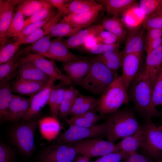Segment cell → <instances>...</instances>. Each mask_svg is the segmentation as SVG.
<instances>
[{
	"instance_id": "54",
	"label": "cell",
	"mask_w": 162,
	"mask_h": 162,
	"mask_svg": "<svg viewBox=\"0 0 162 162\" xmlns=\"http://www.w3.org/2000/svg\"><path fill=\"white\" fill-rule=\"evenodd\" d=\"M82 115L89 121L94 124H95L101 119L102 117L101 116L97 114L94 111L87 112Z\"/></svg>"
},
{
	"instance_id": "35",
	"label": "cell",
	"mask_w": 162,
	"mask_h": 162,
	"mask_svg": "<svg viewBox=\"0 0 162 162\" xmlns=\"http://www.w3.org/2000/svg\"><path fill=\"white\" fill-rule=\"evenodd\" d=\"M81 30L61 20L59 22L51 28L49 34L52 37H70Z\"/></svg>"
},
{
	"instance_id": "14",
	"label": "cell",
	"mask_w": 162,
	"mask_h": 162,
	"mask_svg": "<svg viewBox=\"0 0 162 162\" xmlns=\"http://www.w3.org/2000/svg\"><path fill=\"white\" fill-rule=\"evenodd\" d=\"M46 58L64 64L82 58L72 53L62 38H57L51 41Z\"/></svg>"
},
{
	"instance_id": "32",
	"label": "cell",
	"mask_w": 162,
	"mask_h": 162,
	"mask_svg": "<svg viewBox=\"0 0 162 162\" xmlns=\"http://www.w3.org/2000/svg\"><path fill=\"white\" fill-rule=\"evenodd\" d=\"M0 118L4 121L7 114L13 94L9 81L0 84Z\"/></svg>"
},
{
	"instance_id": "26",
	"label": "cell",
	"mask_w": 162,
	"mask_h": 162,
	"mask_svg": "<svg viewBox=\"0 0 162 162\" xmlns=\"http://www.w3.org/2000/svg\"><path fill=\"white\" fill-rule=\"evenodd\" d=\"M60 17L56 15L45 25L34 32L25 36L17 38L22 44L33 43L49 34L51 28L60 20Z\"/></svg>"
},
{
	"instance_id": "22",
	"label": "cell",
	"mask_w": 162,
	"mask_h": 162,
	"mask_svg": "<svg viewBox=\"0 0 162 162\" xmlns=\"http://www.w3.org/2000/svg\"><path fill=\"white\" fill-rule=\"evenodd\" d=\"M48 82L18 79L11 85V89L12 92L31 97L43 89Z\"/></svg>"
},
{
	"instance_id": "11",
	"label": "cell",
	"mask_w": 162,
	"mask_h": 162,
	"mask_svg": "<svg viewBox=\"0 0 162 162\" xmlns=\"http://www.w3.org/2000/svg\"><path fill=\"white\" fill-rule=\"evenodd\" d=\"M23 0H0V49L5 45L6 34L15 13V7Z\"/></svg>"
},
{
	"instance_id": "12",
	"label": "cell",
	"mask_w": 162,
	"mask_h": 162,
	"mask_svg": "<svg viewBox=\"0 0 162 162\" xmlns=\"http://www.w3.org/2000/svg\"><path fill=\"white\" fill-rule=\"evenodd\" d=\"M142 54L131 53L124 56L121 76L123 86L128 92L129 87L141 68Z\"/></svg>"
},
{
	"instance_id": "55",
	"label": "cell",
	"mask_w": 162,
	"mask_h": 162,
	"mask_svg": "<svg viewBox=\"0 0 162 162\" xmlns=\"http://www.w3.org/2000/svg\"><path fill=\"white\" fill-rule=\"evenodd\" d=\"M115 36H116L111 32L108 31L104 30L100 32L95 37V38L97 43H98L100 42L106 38L110 37Z\"/></svg>"
},
{
	"instance_id": "25",
	"label": "cell",
	"mask_w": 162,
	"mask_h": 162,
	"mask_svg": "<svg viewBox=\"0 0 162 162\" xmlns=\"http://www.w3.org/2000/svg\"><path fill=\"white\" fill-rule=\"evenodd\" d=\"M51 36L49 34L31 45L18 50L15 55L19 57L29 53H34L46 58L51 42Z\"/></svg>"
},
{
	"instance_id": "49",
	"label": "cell",
	"mask_w": 162,
	"mask_h": 162,
	"mask_svg": "<svg viewBox=\"0 0 162 162\" xmlns=\"http://www.w3.org/2000/svg\"><path fill=\"white\" fill-rule=\"evenodd\" d=\"M122 161V162H154L149 156L136 152L129 154Z\"/></svg>"
},
{
	"instance_id": "24",
	"label": "cell",
	"mask_w": 162,
	"mask_h": 162,
	"mask_svg": "<svg viewBox=\"0 0 162 162\" xmlns=\"http://www.w3.org/2000/svg\"><path fill=\"white\" fill-rule=\"evenodd\" d=\"M143 133V127L140 126L135 133L122 139L116 144L117 148L128 154L136 152L141 147Z\"/></svg>"
},
{
	"instance_id": "56",
	"label": "cell",
	"mask_w": 162,
	"mask_h": 162,
	"mask_svg": "<svg viewBox=\"0 0 162 162\" xmlns=\"http://www.w3.org/2000/svg\"><path fill=\"white\" fill-rule=\"evenodd\" d=\"M120 42V41L118 37L115 36L106 38L100 43L108 44H113Z\"/></svg>"
},
{
	"instance_id": "17",
	"label": "cell",
	"mask_w": 162,
	"mask_h": 162,
	"mask_svg": "<svg viewBox=\"0 0 162 162\" xmlns=\"http://www.w3.org/2000/svg\"><path fill=\"white\" fill-rule=\"evenodd\" d=\"M17 73L18 79H20L46 82L51 80L40 70L22 56Z\"/></svg>"
},
{
	"instance_id": "19",
	"label": "cell",
	"mask_w": 162,
	"mask_h": 162,
	"mask_svg": "<svg viewBox=\"0 0 162 162\" xmlns=\"http://www.w3.org/2000/svg\"><path fill=\"white\" fill-rule=\"evenodd\" d=\"M126 37L125 46L122 51L123 56L131 53L142 54L145 44L143 29L139 27L131 30Z\"/></svg>"
},
{
	"instance_id": "60",
	"label": "cell",
	"mask_w": 162,
	"mask_h": 162,
	"mask_svg": "<svg viewBox=\"0 0 162 162\" xmlns=\"http://www.w3.org/2000/svg\"><path fill=\"white\" fill-rule=\"evenodd\" d=\"M157 162H162V158H160L157 161Z\"/></svg>"
},
{
	"instance_id": "59",
	"label": "cell",
	"mask_w": 162,
	"mask_h": 162,
	"mask_svg": "<svg viewBox=\"0 0 162 162\" xmlns=\"http://www.w3.org/2000/svg\"><path fill=\"white\" fill-rule=\"evenodd\" d=\"M158 127L159 129L162 130V124L161 125L159 126Z\"/></svg>"
},
{
	"instance_id": "16",
	"label": "cell",
	"mask_w": 162,
	"mask_h": 162,
	"mask_svg": "<svg viewBox=\"0 0 162 162\" xmlns=\"http://www.w3.org/2000/svg\"><path fill=\"white\" fill-rule=\"evenodd\" d=\"M92 60L82 58L64 63L63 70L75 84H79L89 71Z\"/></svg>"
},
{
	"instance_id": "42",
	"label": "cell",
	"mask_w": 162,
	"mask_h": 162,
	"mask_svg": "<svg viewBox=\"0 0 162 162\" xmlns=\"http://www.w3.org/2000/svg\"><path fill=\"white\" fill-rule=\"evenodd\" d=\"M42 119L47 124V138L49 140L55 138L60 130V124L57 118L52 116L45 117Z\"/></svg>"
},
{
	"instance_id": "8",
	"label": "cell",
	"mask_w": 162,
	"mask_h": 162,
	"mask_svg": "<svg viewBox=\"0 0 162 162\" xmlns=\"http://www.w3.org/2000/svg\"><path fill=\"white\" fill-rule=\"evenodd\" d=\"M143 133L141 148L150 157L160 159L162 156V130L147 120L142 126Z\"/></svg>"
},
{
	"instance_id": "10",
	"label": "cell",
	"mask_w": 162,
	"mask_h": 162,
	"mask_svg": "<svg viewBox=\"0 0 162 162\" xmlns=\"http://www.w3.org/2000/svg\"><path fill=\"white\" fill-rule=\"evenodd\" d=\"M23 56L40 70L51 79L59 80L66 85H70L73 82L66 74L63 73L52 60L46 59L40 55L29 53Z\"/></svg>"
},
{
	"instance_id": "15",
	"label": "cell",
	"mask_w": 162,
	"mask_h": 162,
	"mask_svg": "<svg viewBox=\"0 0 162 162\" xmlns=\"http://www.w3.org/2000/svg\"><path fill=\"white\" fill-rule=\"evenodd\" d=\"M31 100V97L26 98L13 94L4 121L17 122L22 120L29 108Z\"/></svg>"
},
{
	"instance_id": "7",
	"label": "cell",
	"mask_w": 162,
	"mask_h": 162,
	"mask_svg": "<svg viewBox=\"0 0 162 162\" xmlns=\"http://www.w3.org/2000/svg\"><path fill=\"white\" fill-rule=\"evenodd\" d=\"M80 154L90 158L102 156L119 151L116 144L100 138H91L69 143Z\"/></svg>"
},
{
	"instance_id": "53",
	"label": "cell",
	"mask_w": 162,
	"mask_h": 162,
	"mask_svg": "<svg viewBox=\"0 0 162 162\" xmlns=\"http://www.w3.org/2000/svg\"><path fill=\"white\" fill-rule=\"evenodd\" d=\"M162 44V38L154 40L144 44V50L146 55L157 48Z\"/></svg>"
},
{
	"instance_id": "3",
	"label": "cell",
	"mask_w": 162,
	"mask_h": 162,
	"mask_svg": "<svg viewBox=\"0 0 162 162\" xmlns=\"http://www.w3.org/2000/svg\"><path fill=\"white\" fill-rule=\"evenodd\" d=\"M89 71L79 84L85 90L96 95L102 94L118 76L101 62L93 58Z\"/></svg>"
},
{
	"instance_id": "9",
	"label": "cell",
	"mask_w": 162,
	"mask_h": 162,
	"mask_svg": "<svg viewBox=\"0 0 162 162\" xmlns=\"http://www.w3.org/2000/svg\"><path fill=\"white\" fill-rule=\"evenodd\" d=\"M77 153L70 143H54L48 146L40 155L39 162H72Z\"/></svg>"
},
{
	"instance_id": "30",
	"label": "cell",
	"mask_w": 162,
	"mask_h": 162,
	"mask_svg": "<svg viewBox=\"0 0 162 162\" xmlns=\"http://www.w3.org/2000/svg\"><path fill=\"white\" fill-rule=\"evenodd\" d=\"M21 56L15 55L8 61L0 64V84L9 81L17 72Z\"/></svg>"
},
{
	"instance_id": "34",
	"label": "cell",
	"mask_w": 162,
	"mask_h": 162,
	"mask_svg": "<svg viewBox=\"0 0 162 162\" xmlns=\"http://www.w3.org/2000/svg\"><path fill=\"white\" fill-rule=\"evenodd\" d=\"M24 16L21 8L19 6L15 13L6 34L7 39L11 37H17L24 28Z\"/></svg>"
},
{
	"instance_id": "23",
	"label": "cell",
	"mask_w": 162,
	"mask_h": 162,
	"mask_svg": "<svg viewBox=\"0 0 162 162\" xmlns=\"http://www.w3.org/2000/svg\"><path fill=\"white\" fill-rule=\"evenodd\" d=\"M98 2L105 5L106 11L112 16H122L137 5L135 0H103ZM97 1V2H98Z\"/></svg>"
},
{
	"instance_id": "39",
	"label": "cell",
	"mask_w": 162,
	"mask_h": 162,
	"mask_svg": "<svg viewBox=\"0 0 162 162\" xmlns=\"http://www.w3.org/2000/svg\"><path fill=\"white\" fill-rule=\"evenodd\" d=\"M139 6L146 18L162 8V0H140Z\"/></svg>"
},
{
	"instance_id": "41",
	"label": "cell",
	"mask_w": 162,
	"mask_h": 162,
	"mask_svg": "<svg viewBox=\"0 0 162 162\" xmlns=\"http://www.w3.org/2000/svg\"><path fill=\"white\" fill-rule=\"evenodd\" d=\"M120 47V42L113 44H108L99 43L86 49L90 54H97L98 55L119 50Z\"/></svg>"
},
{
	"instance_id": "52",
	"label": "cell",
	"mask_w": 162,
	"mask_h": 162,
	"mask_svg": "<svg viewBox=\"0 0 162 162\" xmlns=\"http://www.w3.org/2000/svg\"><path fill=\"white\" fill-rule=\"evenodd\" d=\"M89 96L79 94L76 99L70 110L69 115L73 116L80 106L86 100Z\"/></svg>"
},
{
	"instance_id": "28",
	"label": "cell",
	"mask_w": 162,
	"mask_h": 162,
	"mask_svg": "<svg viewBox=\"0 0 162 162\" xmlns=\"http://www.w3.org/2000/svg\"><path fill=\"white\" fill-rule=\"evenodd\" d=\"M103 5L92 0H71L68 6L70 13L80 14L100 10H101Z\"/></svg>"
},
{
	"instance_id": "43",
	"label": "cell",
	"mask_w": 162,
	"mask_h": 162,
	"mask_svg": "<svg viewBox=\"0 0 162 162\" xmlns=\"http://www.w3.org/2000/svg\"><path fill=\"white\" fill-rule=\"evenodd\" d=\"M142 27L147 31L154 28L162 29V17L156 12L150 14L145 18Z\"/></svg>"
},
{
	"instance_id": "48",
	"label": "cell",
	"mask_w": 162,
	"mask_h": 162,
	"mask_svg": "<svg viewBox=\"0 0 162 162\" xmlns=\"http://www.w3.org/2000/svg\"><path fill=\"white\" fill-rule=\"evenodd\" d=\"M66 120L69 125L78 127H88L95 125L89 121L82 114L71 116L69 119Z\"/></svg>"
},
{
	"instance_id": "40",
	"label": "cell",
	"mask_w": 162,
	"mask_h": 162,
	"mask_svg": "<svg viewBox=\"0 0 162 162\" xmlns=\"http://www.w3.org/2000/svg\"><path fill=\"white\" fill-rule=\"evenodd\" d=\"M152 102L155 107L159 105L162 106V64L153 88Z\"/></svg>"
},
{
	"instance_id": "21",
	"label": "cell",
	"mask_w": 162,
	"mask_h": 162,
	"mask_svg": "<svg viewBox=\"0 0 162 162\" xmlns=\"http://www.w3.org/2000/svg\"><path fill=\"white\" fill-rule=\"evenodd\" d=\"M104 30L101 24L90 26L64 40V41L69 49L77 48L83 44L89 37L96 36Z\"/></svg>"
},
{
	"instance_id": "58",
	"label": "cell",
	"mask_w": 162,
	"mask_h": 162,
	"mask_svg": "<svg viewBox=\"0 0 162 162\" xmlns=\"http://www.w3.org/2000/svg\"><path fill=\"white\" fill-rule=\"evenodd\" d=\"M155 12L162 17V8H161Z\"/></svg>"
},
{
	"instance_id": "27",
	"label": "cell",
	"mask_w": 162,
	"mask_h": 162,
	"mask_svg": "<svg viewBox=\"0 0 162 162\" xmlns=\"http://www.w3.org/2000/svg\"><path fill=\"white\" fill-rule=\"evenodd\" d=\"M104 30L112 33L120 41L126 37L127 32L124 24L119 17L112 16L104 19L101 24Z\"/></svg>"
},
{
	"instance_id": "13",
	"label": "cell",
	"mask_w": 162,
	"mask_h": 162,
	"mask_svg": "<svg viewBox=\"0 0 162 162\" xmlns=\"http://www.w3.org/2000/svg\"><path fill=\"white\" fill-rule=\"evenodd\" d=\"M55 81L51 79L43 89L31 97L29 108L22 121H27L36 117L42 109L48 104L50 93L55 86Z\"/></svg>"
},
{
	"instance_id": "5",
	"label": "cell",
	"mask_w": 162,
	"mask_h": 162,
	"mask_svg": "<svg viewBox=\"0 0 162 162\" xmlns=\"http://www.w3.org/2000/svg\"><path fill=\"white\" fill-rule=\"evenodd\" d=\"M35 117L16 124L11 129L10 136L14 145L23 154L30 156L34 150V136L39 121Z\"/></svg>"
},
{
	"instance_id": "37",
	"label": "cell",
	"mask_w": 162,
	"mask_h": 162,
	"mask_svg": "<svg viewBox=\"0 0 162 162\" xmlns=\"http://www.w3.org/2000/svg\"><path fill=\"white\" fill-rule=\"evenodd\" d=\"M46 0H27L23 1L19 4L25 17H30L34 15L45 5Z\"/></svg>"
},
{
	"instance_id": "29",
	"label": "cell",
	"mask_w": 162,
	"mask_h": 162,
	"mask_svg": "<svg viewBox=\"0 0 162 162\" xmlns=\"http://www.w3.org/2000/svg\"><path fill=\"white\" fill-rule=\"evenodd\" d=\"M124 56L119 50L97 55L94 59L102 63L110 69L116 71L122 66Z\"/></svg>"
},
{
	"instance_id": "51",
	"label": "cell",
	"mask_w": 162,
	"mask_h": 162,
	"mask_svg": "<svg viewBox=\"0 0 162 162\" xmlns=\"http://www.w3.org/2000/svg\"><path fill=\"white\" fill-rule=\"evenodd\" d=\"M54 8H56L58 11L64 10L68 14V6L71 0H47Z\"/></svg>"
},
{
	"instance_id": "44",
	"label": "cell",
	"mask_w": 162,
	"mask_h": 162,
	"mask_svg": "<svg viewBox=\"0 0 162 162\" xmlns=\"http://www.w3.org/2000/svg\"><path fill=\"white\" fill-rule=\"evenodd\" d=\"M129 154L119 151L101 156L93 162H120Z\"/></svg>"
},
{
	"instance_id": "4",
	"label": "cell",
	"mask_w": 162,
	"mask_h": 162,
	"mask_svg": "<svg viewBox=\"0 0 162 162\" xmlns=\"http://www.w3.org/2000/svg\"><path fill=\"white\" fill-rule=\"evenodd\" d=\"M130 100L128 92L122 83L121 76L107 88L98 100L95 110L102 116L113 113Z\"/></svg>"
},
{
	"instance_id": "50",
	"label": "cell",
	"mask_w": 162,
	"mask_h": 162,
	"mask_svg": "<svg viewBox=\"0 0 162 162\" xmlns=\"http://www.w3.org/2000/svg\"><path fill=\"white\" fill-rule=\"evenodd\" d=\"M162 38V29L154 28L147 31L145 44L156 39Z\"/></svg>"
},
{
	"instance_id": "47",
	"label": "cell",
	"mask_w": 162,
	"mask_h": 162,
	"mask_svg": "<svg viewBox=\"0 0 162 162\" xmlns=\"http://www.w3.org/2000/svg\"><path fill=\"white\" fill-rule=\"evenodd\" d=\"M98 102V100L96 98L89 96L88 99L80 106L74 116L82 114L93 111L96 107Z\"/></svg>"
},
{
	"instance_id": "45",
	"label": "cell",
	"mask_w": 162,
	"mask_h": 162,
	"mask_svg": "<svg viewBox=\"0 0 162 162\" xmlns=\"http://www.w3.org/2000/svg\"><path fill=\"white\" fill-rule=\"evenodd\" d=\"M15 154L13 149L9 146L1 142L0 162H13Z\"/></svg>"
},
{
	"instance_id": "38",
	"label": "cell",
	"mask_w": 162,
	"mask_h": 162,
	"mask_svg": "<svg viewBox=\"0 0 162 162\" xmlns=\"http://www.w3.org/2000/svg\"><path fill=\"white\" fill-rule=\"evenodd\" d=\"M22 44L21 41L17 40L14 42L8 44L0 49V64L8 61L13 57L18 51Z\"/></svg>"
},
{
	"instance_id": "57",
	"label": "cell",
	"mask_w": 162,
	"mask_h": 162,
	"mask_svg": "<svg viewBox=\"0 0 162 162\" xmlns=\"http://www.w3.org/2000/svg\"><path fill=\"white\" fill-rule=\"evenodd\" d=\"M89 158L81 155L77 158L76 162H89Z\"/></svg>"
},
{
	"instance_id": "36",
	"label": "cell",
	"mask_w": 162,
	"mask_h": 162,
	"mask_svg": "<svg viewBox=\"0 0 162 162\" xmlns=\"http://www.w3.org/2000/svg\"><path fill=\"white\" fill-rule=\"evenodd\" d=\"M46 1V3L41 9L25 20L23 28L31 24L43 20L57 13L58 11L54 10L52 4L47 0Z\"/></svg>"
},
{
	"instance_id": "6",
	"label": "cell",
	"mask_w": 162,
	"mask_h": 162,
	"mask_svg": "<svg viewBox=\"0 0 162 162\" xmlns=\"http://www.w3.org/2000/svg\"><path fill=\"white\" fill-rule=\"evenodd\" d=\"M108 126L107 120L88 127L69 125L68 129L58 137L55 142L66 144L91 138L107 137Z\"/></svg>"
},
{
	"instance_id": "33",
	"label": "cell",
	"mask_w": 162,
	"mask_h": 162,
	"mask_svg": "<svg viewBox=\"0 0 162 162\" xmlns=\"http://www.w3.org/2000/svg\"><path fill=\"white\" fill-rule=\"evenodd\" d=\"M65 88L61 86H55L49 98L48 104L52 116L57 118L59 108L62 101Z\"/></svg>"
},
{
	"instance_id": "2",
	"label": "cell",
	"mask_w": 162,
	"mask_h": 162,
	"mask_svg": "<svg viewBox=\"0 0 162 162\" xmlns=\"http://www.w3.org/2000/svg\"><path fill=\"white\" fill-rule=\"evenodd\" d=\"M106 120L109 124L107 140L114 143L134 134L141 126L134 112L127 109L111 113Z\"/></svg>"
},
{
	"instance_id": "18",
	"label": "cell",
	"mask_w": 162,
	"mask_h": 162,
	"mask_svg": "<svg viewBox=\"0 0 162 162\" xmlns=\"http://www.w3.org/2000/svg\"><path fill=\"white\" fill-rule=\"evenodd\" d=\"M162 64V44L147 55L145 69L152 88L155 84Z\"/></svg>"
},
{
	"instance_id": "1",
	"label": "cell",
	"mask_w": 162,
	"mask_h": 162,
	"mask_svg": "<svg viewBox=\"0 0 162 162\" xmlns=\"http://www.w3.org/2000/svg\"><path fill=\"white\" fill-rule=\"evenodd\" d=\"M152 90L145 67L141 68L130 83L128 93L130 100L134 104L135 109L147 120L162 116L153 105Z\"/></svg>"
},
{
	"instance_id": "46",
	"label": "cell",
	"mask_w": 162,
	"mask_h": 162,
	"mask_svg": "<svg viewBox=\"0 0 162 162\" xmlns=\"http://www.w3.org/2000/svg\"><path fill=\"white\" fill-rule=\"evenodd\" d=\"M56 14L50 16L45 19L33 23L26 27L17 38L27 35L37 30L45 25Z\"/></svg>"
},
{
	"instance_id": "20",
	"label": "cell",
	"mask_w": 162,
	"mask_h": 162,
	"mask_svg": "<svg viewBox=\"0 0 162 162\" xmlns=\"http://www.w3.org/2000/svg\"><path fill=\"white\" fill-rule=\"evenodd\" d=\"M101 10L80 14L70 13L64 16L62 21L82 30L90 26L96 20Z\"/></svg>"
},
{
	"instance_id": "31",
	"label": "cell",
	"mask_w": 162,
	"mask_h": 162,
	"mask_svg": "<svg viewBox=\"0 0 162 162\" xmlns=\"http://www.w3.org/2000/svg\"><path fill=\"white\" fill-rule=\"evenodd\" d=\"M79 94L78 90L72 86L65 89L58 112V116L60 117L66 119L69 115L74 102Z\"/></svg>"
}]
</instances>
